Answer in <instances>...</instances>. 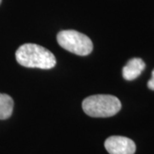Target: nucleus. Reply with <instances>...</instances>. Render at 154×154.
Instances as JSON below:
<instances>
[{
	"mask_svg": "<svg viewBox=\"0 0 154 154\" xmlns=\"http://www.w3.org/2000/svg\"><path fill=\"white\" fill-rule=\"evenodd\" d=\"M16 58L22 66L42 69H52L57 63L55 56L49 50L32 43L22 45L16 51Z\"/></svg>",
	"mask_w": 154,
	"mask_h": 154,
	"instance_id": "1",
	"label": "nucleus"
},
{
	"mask_svg": "<svg viewBox=\"0 0 154 154\" xmlns=\"http://www.w3.org/2000/svg\"><path fill=\"white\" fill-rule=\"evenodd\" d=\"M120 100L113 95L98 94L88 97L83 100L84 112L92 117H110L121 110Z\"/></svg>",
	"mask_w": 154,
	"mask_h": 154,
	"instance_id": "2",
	"label": "nucleus"
},
{
	"mask_svg": "<svg viewBox=\"0 0 154 154\" xmlns=\"http://www.w3.org/2000/svg\"><path fill=\"white\" fill-rule=\"evenodd\" d=\"M57 39L61 47L78 56L89 55L94 48L90 38L75 30H63L58 33Z\"/></svg>",
	"mask_w": 154,
	"mask_h": 154,
	"instance_id": "3",
	"label": "nucleus"
},
{
	"mask_svg": "<svg viewBox=\"0 0 154 154\" xmlns=\"http://www.w3.org/2000/svg\"><path fill=\"white\" fill-rule=\"evenodd\" d=\"M105 147L110 154H134L136 151L132 140L123 136H110L105 141Z\"/></svg>",
	"mask_w": 154,
	"mask_h": 154,
	"instance_id": "4",
	"label": "nucleus"
},
{
	"mask_svg": "<svg viewBox=\"0 0 154 154\" xmlns=\"http://www.w3.org/2000/svg\"><path fill=\"white\" fill-rule=\"evenodd\" d=\"M145 68L146 64L141 58H132L123 67L122 76L127 81H133L140 75Z\"/></svg>",
	"mask_w": 154,
	"mask_h": 154,
	"instance_id": "5",
	"label": "nucleus"
},
{
	"mask_svg": "<svg viewBox=\"0 0 154 154\" xmlns=\"http://www.w3.org/2000/svg\"><path fill=\"white\" fill-rule=\"evenodd\" d=\"M14 108V101L10 95L0 93V120L11 117Z\"/></svg>",
	"mask_w": 154,
	"mask_h": 154,
	"instance_id": "6",
	"label": "nucleus"
},
{
	"mask_svg": "<svg viewBox=\"0 0 154 154\" xmlns=\"http://www.w3.org/2000/svg\"><path fill=\"white\" fill-rule=\"evenodd\" d=\"M147 86L148 88L151 89V90H153L154 91V69L152 70V78L150 79V81L147 83Z\"/></svg>",
	"mask_w": 154,
	"mask_h": 154,
	"instance_id": "7",
	"label": "nucleus"
},
{
	"mask_svg": "<svg viewBox=\"0 0 154 154\" xmlns=\"http://www.w3.org/2000/svg\"><path fill=\"white\" fill-rule=\"evenodd\" d=\"M1 3H2V0H0V5H1Z\"/></svg>",
	"mask_w": 154,
	"mask_h": 154,
	"instance_id": "8",
	"label": "nucleus"
}]
</instances>
